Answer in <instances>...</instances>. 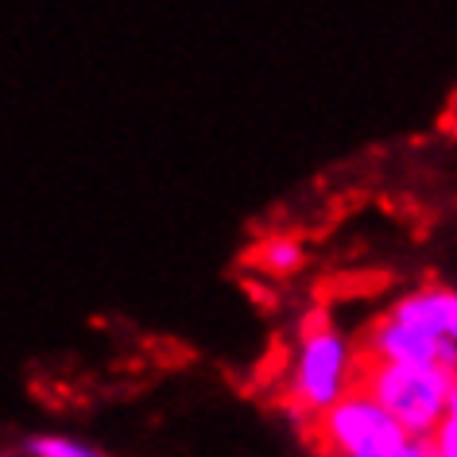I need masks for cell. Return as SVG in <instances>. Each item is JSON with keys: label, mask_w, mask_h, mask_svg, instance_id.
<instances>
[{"label": "cell", "mask_w": 457, "mask_h": 457, "mask_svg": "<svg viewBox=\"0 0 457 457\" xmlns=\"http://www.w3.org/2000/svg\"><path fill=\"white\" fill-rule=\"evenodd\" d=\"M457 387V376L442 369H411V364H387L369 353H357L349 364V387L345 392L369 395L380 403L411 438H434L442 427L450 395Z\"/></svg>", "instance_id": "obj_1"}, {"label": "cell", "mask_w": 457, "mask_h": 457, "mask_svg": "<svg viewBox=\"0 0 457 457\" xmlns=\"http://www.w3.org/2000/svg\"><path fill=\"white\" fill-rule=\"evenodd\" d=\"M8 457H12V453H8Z\"/></svg>", "instance_id": "obj_9"}, {"label": "cell", "mask_w": 457, "mask_h": 457, "mask_svg": "<svg viewBox=\"0 0 457 457\" xmlns=\"http://www.w3.org/2000/svg\"><path fill=\"white\" fill-rule=\"evenodd\" d=\"M28 453L31 457H101V453L86 450V445H78V442H66V438H31Z\"/></svg>", "instance_id": "obj_7"}, {"label": "cell", "mask_w": 457, "mask_h": 457, "mask_svg": "<svg viewBox=\"0 0 457 457\" xmlns=\"http://www.w3.org/2000/svg\"><path fill=\"white\" fill-rule=\"evenodd\" d=\"M349 357L341 337L334 334V326L326 322L322 314L306 318L303 329V361L299 372H295V399H299V411H326L345 395L349 387Z\"/></svg>", "instance_id": "obj_3"}, {"label": "cell", "mask_w": 457, "mask_h": 457, "mask_svg": "<svg viewBox=\"0 0 457 457\" xmlns=\"http://www.w3.org/2000/svg\"><path fill=\"white\" fill-rule=\"evenodd\" d=\"M395 322L415 326L430 337L457 341V295L453 291H415L392 311Z\"/></svg>", "instance_id": "obj_5"}, {"label": "cell", "mask_w": 457, "mask_h": 457, "mask_svg": "<svg viewBox=\"0 0 457 457\" xmlns=\"http://www.w3.org/2000/svg\"><path fill=\"white\" fill-rule=\"evenodd\" d=\"M256 260L268 271H279V276H283V271L299 268L303 248H299V241H291V237H268V241L256 248Z\"/></svg>", "instance_id": "obj_6"}, {"label": "cell", "mask_w": 457, "mask_h": 457, "mask_svg": "<svg viewBox=\"0 0 457 457\" xmlns=\"http://www.w3.org/2000/svg\"><path fill=\"white\" fill-rule=\"evenodd\" d=\"M392 457H438V445H434V438H415L407 450H399Z\"/></svg>", "instance_id": "obj_8"}, {"label": "cell", "mask_w": 457, "mask_h": 457, "mask_svg": "<svg viewBox=\"0 0 457 457\" xmlns=\"http://www.w3.org/2000/svg\"><path fill=\"white\" fill-rule=\"evenodd\" d=\"M318 438L329 457H392L415 442L380 403L357 392H345L318 419Z\"/></svg>", "instance_id": "obj_2"}, {"label": "cell", "mask_w": 457, "mask_h": 457, "mask_svg": "<svg viewBox=\"0 0 457 457\" xmlns=\"http://www.w3.org/2000/svg\"><path fill=\"white\" fill-rule=\"evenodd\" d=\"M361 353L387 364H411V369H442V337H430L415 326L395 322L392 314L380 318L369 334H364Z\"/></svg>", "instance_id": "obj_4"}]
</instances>
